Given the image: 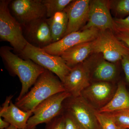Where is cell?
Masks as SVG:
<instances>
[{
  "label": "cell",
  "mask_w": 129,
  "mask_h": 129,
  "mask_svg": "<svg viewBox=\"0 0 129 129\" xmlns=\"http://www.w3.org/2000/svg\"><path fill=\"white\" fill-rule=\"evenodd\" d=\"M0 55L11 73L18 76L22 88L16 101H19L28 92L45 69L29 59H24L13 53L8 46L2 47Z\"/></svg>",
  "instance_id": "cell-1"
},
{
  "label": "cell",
  "mask_w": 129,
  "mask_h": 129,
  "mask_svg": "<svg viewBox=\"0 0 129 129\" xmlns=\"http://www.w3.org/2000/svg\"><path fill=\"white\" fill-rule=\"evenodd\" d=\"M65 91L58 77L47 70L37 79L33 88L15 105L25 111H34L38 105L53 95Z\"/></svg>",
  "instance_id": "cell-2"
},
{
  "label": "cell",
  "mask_w": 129,
  "mask_h": 129,
  "mask_svg": "<svg viewBox=\"0 0 129 129\" xmlns=\"http://www.w3.org/2000/svg\"><path fill=\"white\" fill-rule=\"evenodd\" d=\"M11 1H0V38L9 42L14 50L20 53L28 43L24 36L21 24L11 13Z\"/></svg>",
  "instance_id": "cell-3"
},
{
  "label": "cell",
  "mask_w": 129,
  "mask_h": 129,
  "mask_svg": "<svg viewBox=\"0 0 129 129\" xmlns=\"http://www.w3.org/2000/svg\"><path fill=\"white\" fill-rule=\"evenodd\" d=\"M20 54L24 59L32 60L55 74L62 83L71 70L60 56L51 55L42 48L35 46L28 42Z\"/></svg>",
  "instance_id": "cell-4"
},
{
  "label": "cell",
  "mask_w": 129,
  "mask_h": 129,
  "mask_svg": "<svg viewBox=\"0 0 129 129\" xmlns=\"http://www.w3.org/2000/svg\"><path fill=\"white\" fill-rule=\"evenodd\" d=\"M71 96L68 92H60L47 99L35 109L33 115L28 120L25 129H36L38 125L50 121L62 114L63 102Z\"/></svg>",
  "instance_id": "cell-5"
},
{
  "label": "cell",
  "mask_w": 129,
  "mask_h": 129,
  "mask_svg": "<svg viewBox=\"0 0 129 129\" xmlns=\"http://www.w3.org/2000/svg\"><path fill=\"white\" fill-rule=\"evenodd\" d=\"M93 53H101L104 60L114 63L129 54V48L118 39L112 30L100 31L92 41Z\"/></svg>",
  "instance_id": "cell-6"
},
{
  "label": "cell",
  "mask_w": 129,
  "mask_h": 129,
  "mask_svg": "<svg viewBox=\"0 0 129 129\" xmlns=\"http://www.w3.org/2000/svg\"><path fill=\"white\" fill-rule=\"evenodd\" d=\"M63 108L83 129H102L95 114L97 110L81 96L67 98L63 102Z\"/></svg>",
  "instance_id": "cell-7"
},
{
  "label": "cell",
  "mask_w": 129,
  "mask_h": 129,
  "mask_svg": "<svg viewBox=\"0 0 129 129\" xmlns=\"http://www.w3.org/2000/svg\"><path fill=\"white\" fill-rule=\"evenodd\" d=\"M9 6L12 14L22 26L47 18L46 9L42 0H14L11 1Z\"/></svg>",
  "instance_id": "cell-8"
},
{
  "label": "cell",
  "mask_w": 129,
  "mask_h": 129,
  "mask_svg": "<svg viewBox=\"0 0 129 129\" xmlns=\"http://www.w3.org/2000/svg\"><path fill=\"white\" fill-rule=\"evenodd\" d=\"M115 27L108 3L101 0L90 1L88 22L81 30L95 28L100 31L110 30L113 32Z\"/></svg>",
  "instance_id": "cell-9"
},
{
  "label": "cell",
  "mask_w": 129,
  "mask_h": 129,
  "mask_svg": "<svg viewBox=\"0 0 129 129\" xmlns=\"http://www.w3.org/2000/svg\"><path fill=\"white\" fill-rule=\"evenodd\" d=\"M91 78L89 64L85 60L71 68L62 84L65 91L71 97H77L90 85Z\"/></svg>",
  "instance_id": "cell-10"
},
{
  "label": "cell",
  "mask_w": 129,
  "mask_h": 129,
  "mask_svg": "<svg viewBox=\"0 0 129 129\" xmlns=\"http://www.w3.org/2000/svg\"><path fill=\"white\" fill-rule=\"evenodd\" d=\"M99 31L97 29L90 28L73 32L42 49L51 55L60 56L64 51L72 47L81 43L93 41L96 39Z\"/></svg>",
  "instance_id": "cell-11"
},
{
  "label": "cell",
  "mask_w": 129,
  "mask_h": 129,
  "mask_svg": "<svg viewBox=\"0 0 129 129\" xmlns=\"http://www.w3.org/2000/svg\"><path fill=\"white\" fill-rule=\"evenodd\" d=\"M116 89L110 82L96 81L85 88L81 96L98 111L110 102Z\"/></svg>",
  "instance_id": "cell-12"
},
{
  "label": "cell",
  "mask_w": 129,
  "mask_h": 129,
  "mask_svg": "<svg viewBox=\"0 0 129 129\" xmlns=\"http://www.w3.org/2000/svg\"><path fill=\"white\" fill-rule=\"evenodd\" d=\"M22 27L25 39L31 45L42 48L53 43L47 18L37 19Z\"/></svg>",
  "instance_id": "cell-13"
},
{
  "label": "cell",
  "mask_w": 129,
  "mask_h": 129,
  "mask_svg": "<svg viewBox=\"0 0 129 129\" xmlns=\"http://www.w3.org/2000/svg\"><path fill=\"white\" fill-rule=\"evenodd\" d=\"M90 1H73L64 11L68 16V24L64 36L80 30L88 22Z\"/></svg>",
  "instance_id": "cell-14"
},
{
  "label": "cell",
  "mask_w": 129,
  "mask_h": 129,
  "mask_svg": "<svg viewBox=\"0 0 129 129\" xmlns=\"http://www.w3.org/2000/svg\"><path fill=\"white\" fill-rule=\"evenodd\" d=\"M12 95L7 97L1 107L0 117L11 125L19 129H25L29 119L33 115V111H25L19 108L12 102Z\"/></svg>",
  "instance_id": "cell-15"
},
{
  "label": "cell",
  "mask_w": 129,
  "mask_h": 129,
  "mask_svg": "<svg viewBox=\"0 0 129 129\" xmlns=\"http://www.w3.org/2000/svg\"><path fill=\"white\" fill-rule=\"evenodd\" d=\"M92 41L81 43L72 47L64 51L60 56L72 68L84 62L88 56L93 53Z\"/></svg>",
  "instance_id": "cell-16"
},
{
  "label": "cell",
  "mask_w": 129,
  "mask_h": 129,
  "mask_svg": "<svg viewBox=\"0 0 129 129\" xmlns=\"http://www.w3.org/2000/svg\"><path fill=\"white\" fill-rule=\"evenodd\" d=\"M94 63H90L91 78L94 79L96 81L110 82L116 77L117 68L115 64L102 59L96 61Z\"/></svg>",
  "instance_id": "cell-17"
},
{
  "label": "cell",
  "mask_w": 129,
  "mask_h": 129,
  "mask_svg": "<svg viewBox=\"0 0 129 129\" xmlns=\"http://www.w3.org/2000/svg\"><path fill=\"white\" fill-rule=\"evenodd\" d=\"M125 109H129V92L125 83L120 82L111 101L98 111L99 113H107Z\"/></svg>",
  "instance_id": "cell-18"
},
{
  "label": "cell",
  "mask_w": 129,
  "mask_h": 129,
  "mask_svg": "<svg viewBox=\"0 0 129 129\" xmlns=\"http://www.w3.org/2000/svg\"><path fill=\"white\" fill-rule=\"evenodd\" d=\"M53 43L62 39L67 30L68 16L64 11L58 12L52 17L47 18Z\"/></svg>",
  "instance_id": "cell-19"
},
{
  "label": "cell",
  "mask_w": 129,
  "mask_h": 129,
  "mask_svg": "<svg viewBox=\"0 0 129 129\" xmlns=\"http://www.w3.org/2000/svg\"><path fill=\"white\" fill-rule=\"evenodd\" d=\"M72 0H42L46 8L47 18H50L58 12L63 11L73 1Z\"/></svg>",
  "instance_id": "cell-20"
},
{
  "label": "cell",
  "mask_w": 129,
  "mask_h": 129,
  "mask_svg": "<svg viewBox=\"0 0 129 129\" xmlns=\"http://www.w3.org/2000/svg\"><path fill=\"white\" fill-rule=\"evenodd\" d=\"M105 113L112 119L119 129H129V109Z\"/></svg>",
  "instance_id": "cell-21"
},
{
  "label": "cell",
  "mask_w": 129,
  "mask_h": 129,
  "mask_svg": "<svg viewBox=\"0 0 129 129\" xmlns=\"http://www.w3.org/2000/svg\"><path fill=\"white\" fill-rule=\"evenodd\" d=\"M102 129H119L112 119L105 113H99L97 111L95 113Z\"/></svg>",
  "instance_id": "cell-22"
},
{
  "label": "cell",
  "mask_w": 129,
  "mask_h": 129,
  "mask_svg": "<svg viewBox=\"0 0 129 129\" xmlns=\"http://www.w3.org/2000/svg\"><path fill=\"white\" fill-rule=\"evenodd\" d=\"M63 113L46 123V129H65V119Z\"/></svg>",
  "instance_id": "cell-23"
},
{
  "label": "cell",
  "mask_w": 129,
  "mask_h": 129,
  "mask_svg": "<svg viewBox=\"0 0 129 129\" xmlns=\"http://www.w3.org/2000/svg\"><path fill=\"white\" fill-rule=\"evenodd\" d=\"M63 114L65 119V129H84L70 113L64 110Z\"/></svg>",
  "instance_id": "cell-24"
},
{
  "label": "cell",
  "mask_w": 129,
  "mask_h": 129,
  "mask_svg": "<svg viewBox=\"0 0 129 129\" xmlns=\"http://www.w3.org/2000/svg\"><path fill=\"white\" fill-rule=\"evenodd\" d=\"M115 9L120 15L129 16V0L117 1L115 5Z\"/></svg>",
  "instance_id": "cell-25"
},
{
  "label": "cell",
  "mask_w": 129,
  "mask_h": 129,
  "mask_svg": "<svg viewBox=\"0 0 129 129\" xmlns=\"http://www.w3.org/2000/svg\"><path fill=\"white\" fill-rule=\"evenodd\" d=\"M113 32L118 39L129 48V30L115 27Z\"/></svg>",
  "instance_id": "cell-26"
},
{
  "label": "cell",
  "mask_w": 129,
  "mask_h": 129,
  "mask_svg": "<svg viewBox=\"0 0 129 129\" xmlns=\"http://www.w3.org/2000/svg\"><path fill=\"white\" fill-rule=\"evenodd\" d=\"M122 68L125 75V80L129 83V54L123 57L121 60Z\"/></svg>",
  "instance_id": "cell-27"
},
{
  "label": "cell",
  "mask_w": 129,
  "mask_h": 129,
  "mask_svg": "<svg viewBox=\"0 0 129 129\" xmlns=\"http://www.w3.org/2000/svg\"><path fill=\"white\" fill-rule=\"evenodd\" d=\"M115 27L129 30V16L125 18L114 19Z\"/></svg>",
  "instance_id": "cell-28"
},
{
  "label": "cell",
  "mask_w": 129,
  "mask_h": 129,
  "mask_svg": "<svg viewBox=\"0 0 129 129\" xmlns=\"http://www.w3.org/2000/svg\"><path fill=\"white\" fill-rule=\"evenodd\" d=\"M11 125L8 122H7L4 119L0 117V129H5L7 128Z\"/></svg>",
  "instance_id": "cell-29"
},
{
  "label": "cell",
  "mask_w": 129,
  "mask_h": 129,
  "mask_svg": "<svg viewBox=\"0 0 129 129\" xmlns=\"http://www.w3.org/2000/svg\"><path fill=\"white\" fill-rule=\"evenodd\" d=\"M5 129H19L18 128H16V127H14V126H13V125H10L9 127H8L7 128Z\"/></svg>",
  "instance_id": "cell-30"
}]
</instances>
